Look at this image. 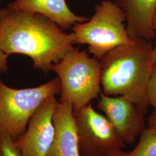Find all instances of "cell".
Segmentation results:
<instances>
[{"label": "cell", "mask_w": 156, "mask_h": 156, "mask_svg": "<svg viewBox=\"0 0 156 156\" xmlns=\"http://www.w3.org/2000/svg\"><path fill=\"white\" fill-rule=\"evenodd\" d=\"M7 6L17 10L43 15L63 30L72 28L75 24L84 22L89 19L73 13L66 0H15Z\"/></svg>", "instance_id": "obj_11"}, {"label": "cell", "mask_w": 156, "mask_h": 156, "mask_svg": "<svg viewBox=\"0 0 156 156\" xmlns=\"http://www.w3.org/2000/svg\"><path fill=\"white\" fill-rule=\"evenodd\" d=\"M108 156H156V131L146 127L133 151L127 152L119 150Z\"/></svg>", "instance_id": "obj_12"}, {"label": "cell", "mask_w": 156, "mask_h": 156, "mask_svg": "<svg viewBox=\"0 0 156 156\" xmlns=\"http://www.w3.org/2000/svg\"><path fill=\"white\" fill-rule=\"evenodd\" d=\"M0 156H23L16 140L2 133H0Z\"/></svg>", "instance_id": "obj_13"}, {"label": "cell", "mask_w": 156, "mask_h": 156, "mask_svg": "<svg viewBox=\"0 0 156 156\" xmlns=\"http://www.w3.org/2000/svg\"><path fill=\"white\" fill-rule=\"evenodd\" d=\"M81 156H108L126 144L105 115L91 103L73 112Z\"/></svg>", "instance_id": "obj_6"}, {"label": "cell", "mask_w": 156, "mask_h": 156, "mask_svg": "<svg viewBox=\"0 0 156 156\" xmlns=\"http://www.w3.org/2000/svg\"><path fill=\"white\" fill-rule=\"evenodd\" d=\"M151 41L135 39L131 45L117 47L100 60L102 93L122 95L145 113L149 104L147 87L154 66Z\"/></svg>", "instance_id": "obj_2"}, {"label": "cell", "mask_w": 156, "mask_h": 156, "mask_svg": "<svg viewBox=\"0 0 156 156\" xmlns=\"http://www.w3.org/2000/svg\"><path fill=\"white\" fill-rule=\"evenodd\" d=\"M126 17L127 30L133 39L151 41L156 36L153 20L156 0H115Z\"/></svg>", "instance_id": "obj_10"}, {"label": "cell", "mask_w": 156, "mask_h": 156, "mask_svg": "<svg viewBox=\"0 0 156 156\" xmlns=\"http://www.w3.org/2000/svg\"><path fill=\"white\" fill-rule=\"evenodd\" d=\"M61 83L60 102L72 105L73 112L99 98L101 91L100 60L91 57L86 50L74 48L62 60L52 64Z\"/></svg>", "instance_id": "obj_3"}, {"label": "cell", "mask_w": 156, "mask_h": 156, "mask_svg": "<svg viewBox=\"0 0 156 156\" xmlns=\"http://www.w3.org/2000/svg\"><path fill=\"white\" fill-rule=\"evenodd\" d=\"M75 39L74 34L65 33L43 15L8 6L0 9V49L9 55L28 56L34 68L46 74L74 48Z\"/></svg>", "instance_id": "obj_1"}, {"label": "cell", "mask_w": 156, "mask_h": 156, "mask_svg": "<svg viewBox=\"0 0 156 156\" xmlns=\"http://www.w3.org/2000/svg\"><path fill=\"white\" fill-rule=\"evenodd\" d=\"M58 77L38 87L16 89L0 80V133L16 140L24 134L34 113L50 97L60 94Z\"/></svg>", "instance_id": "obj_5"}, {"label": "cell", "mask_w": 156, "mask_h": 156, "mask_svg": "<svg viewBox=\"0 0 156 156\" xmlns=\"http://www.w3.org/2000/svg\"><path fill=\"white\" fill-rule=\"evenodd\" d=\"M1 0H0V2H1Z\"/></svg>", "instance_id": "obj_18"}, {"label": "cell", "mask_w": 156, "mask_h": 156, "mask_svg": "<svg viewBox=\"0 0 156 156\" xmlns=\"http://www.w3.org/2000/svg\"><path fill=\"white\" fill-rule=\"evenodd\" d=\"M126 17L112 0H102L95 6L94 13L87 21L75 24L72 30L74 44L87 45L90 53L100 60L108 52L135 41L128 35Z\"/></svg>", "instance_id": "obj_4"}, {"label": "cell", "mask_w": 156, "mask_h": 156, "mask_svg": "<svg viewBox=\"0 0 156 156\" xmlns=\"http://www.w3.org/2000/svg\"><path fill=\"white\" fill-rule=\"evenodd\" d=\"M58 101L48 98L30 118L26 132L16 140L23 156H46L55 137L53 114Z\"/></svg>", "instance_id": "obj_8"}, {"label": "cell", "mask_w": 156, "mask_h": 156, "mask_svg": "<svg viewBox=\"0 0 156 156\" xmlns=\"http://www.w3.org/2000/svg\"><path fill=\"white\" fill-rule=\"evenodd\" d=\"M153 27L156 32V14L153 20ZM153 62L154 64L156 63V44L153 48Z\"/></svg>", "instance_id": "obj_17"}, {"label": "cell", "mask_w": 156, "mask_h": 156, "mask_svg": "<svg viewBox=\"0 0 156 156\" xmlns=\"http://www.w3.org/2000/svg\"><path fill=\"white\" fill-rule=\"evenodd\" d=\"M53 120L55 134L46 156H81L72 105L58 102Z\"/></svg>", "instance_id": "obj_9"}, {"label": "cell", "mask_w": 156, "mask_h": 156, "mask_svg": "<svg viewBox=\"0 0 156 156\" xmlns=\"http://www.w3.org/2000/svg\"><path fill=\"white\" fill-rule=\"evenodd\" d=\"M147 127L156 131V109H154L147 119Z\"/></svg>", "instance_id": "obj_16"}, {"label": "cell", "mask_w": 156, "mask_h": 156, "mask_svg": "<svg viewBox=\"0 0 156 156\" xmlns=\"http://www.w3.org/2000/svg\"><path fill=\"white\" fill-rule=\"evenodd\" d=\"M147 97L149 105L156 109V63L154 64L147 84Z\"/></svg>", "instance_id": "obj_14"}, {"label": "cell", "mask_w": 156, "mask_h": 156, "mask_svg": "<svg viewBox=\"0 0 156 156\" xmlns=\"http://www.w3.org/2000/svg\"><path fill=\"white\" fill-rule=\"evenodd\" d=\"M9 56L0 49V74L6 73L8 71V57Z\"/></svg>", "instance_id": "obj_15"}, {"label": "cell", "mask_w": 156, "mask_h": 156, "mask_svg": "<svg viewBox=\"0 0 156 156\" xmlns=\"http://www.w3.org/2000/svg\"><path fill=\"white\" fill-rule=\"evenodd\" d=\"M97 108L104 113L126 144H133L146 128V113L124 96L112 97L101 92Z\"/></svg>", "instance_id": "obj_7"}]
</instances>
